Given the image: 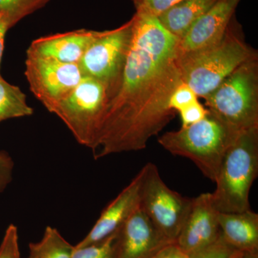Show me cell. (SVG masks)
I'll return each instance as SVG.
<instances>
[{"label": "cell", "instance_id": "8", "mask_svg": "<svg viewBox=\"0 0 258 258\" xmlns=\"http://www.w3.org/2000/svg\"><path fill=\"white\" fill-rule=\"evenodd\" d=\"M134 18L118 28L101 31L88 47L80 67L85 76L101 81L108 88L110 100L119 86L132 36Z\"/></svg>", "mask_w": 258, "mask_h": 258}, {"label": "cell", "instance_id": "19", "mask_svg": "<svg viewBox=\"0 0 258 258\" xmlns=\"http://www.w3.org/2000/svg\"><path fill=\"white\" fill-rule=\"evenodd\" d=\"M50 0H0V13L9 15L15 24L41 9Z\"/></svg>", "mask_w": 258, "mask_h": 258}, {"label": "cell", "instance_id": "5", "mask_svg": "<svg viewBox=\"0 0 258 258\" xmlns=\"http://www.w3.org/2000/svg\"><path fill=\"white\" fill-rule=\"evenodd\" d=\"M204 99L209 111L236 130L258 127V59L237 68Z\"/></svg>", "mask_w": 258, "mask_h": 258}, {"label": "cell", "instance_id": "30", "mask_svg": "<svg viewBox=\"0 0 258 258\" xmlns=\"http://www.w3.org/2000/svg\"><path fill=\"white\" fill-rule=\"evenodd\" d=\"M132 2L134 3V7L135 8H138L139 5L142 3V0H132Z\"/></svg>", "mask_w": 258, "mask_h": 258}, {"label": "cell", "instance_id": "21", "mask_svg": "<svg viewBox=\"0 0 258 258\" xmlns=\"http://www.w3.org/2000/svg\"><path fill=\"white\" fill-rule=\"evenodd\" d=\"M244 252L231 246L224 240L222 236L220 238L197 253L191 255V258H240Z\"/></svg>", "mask_w": 258, "mask_h": 258}, {"label": "cell", "instance_id": "33", "mask_svg": "<svg viewBox=\"0 0 258 258\" xmlns=\"http://www.w3.org/2000/svg\"><path fill=\"white\" fill-rule=\"evenodd\" d=\"M241 258V257H240Z\"/></svg>", "mask_w": 258, "mask_h": 258}, {"label": "cell", "instance_id": "25", "mask_svg": "<svg viewBox=\"0 0 258 258\" xmlns=\"http://www.w3.org/2000/svg\"><path fill=\"white\" fill-rule=\"evenodd\" d=\"M208 110L198 101L178 112L181 116L182 127L188 126L203 119L206 116Z\"/></svg>", "mask_w": 258, "mask_h": 258}, {"label": "cell", "instance_id": "12", "mask_svg": "<svg viewBox=\"0 0 258 258\" xmlns=\"http://www.w3.org/2000/svg\"><path fill=\"white\" fill-rule=\"evenodd\" d=\"M242 0H217L185 32L178 43V54L201 50L223 36Z\"/></svg>", "mask_w": 258, "mask_h": 258}, {"label": "cell", "instance_id": "14", "mask_svg": "<svg viewBox=\"0 0 258 258\" xmlns=\"http://www.w3.org/2000/svg\"><path fill=\"white\" fill-rule=\"evenodd\" d=\"M101 31L81 30L53 34L33 40L27 54L47 57L69 64H79L89 45Z\"/></svg>", "mask_w": 258, "mask_h": 258}, {"label": "cell", "instance_id": "24", "mask_svg": "<svg viewBox=\"0 0 258 258\" xmlns=\"http://www.w3.org/2000/svg\"><path fill=\"white\" fill-rule=\"evenodd\" d=\"M183 0H142L136 13L158 18Z\"/></svg>", "mask_w": 258, "mask_h": 258}, {"label": "cell", "instance_id": "28", "mask_svg": "<svg viewBox=\"0 0 258 258\" xmlns=\"http://www.w3.org/2000/svg\"><path fill=\"white\" fill-rule=\"evenodd\" d=\"M16 24L9 15L6 13H0V69H1L2 60L4 52L5 40L7 32Z\"/></svg>", "mask_w": 258, "mask_h": 258}, {"label": "cell", "instance_id": "10", "mask_svg": "<svg viewBox=\"0 0 258 258\" xmlns=\"http://www.w3.org/2000/svg\"><path fill=\"white\" fill-rule=\"evenodd\" d=\"M218 213L212 205L211 193L201 194L192 198L176 243L192 255L216 242L221 236Z\"/></svg>", "mask_w": 258, "mask_h": 258}, {"label": "cell", "instance_id": "2", "mask_svg": "<svg viewBox=\"0 0 258 258\" xmlns=\"http://www.w3.org/2000/svg\"><path fill=\"white\" fill-rule=\"evenodd\" d=\"M257 59V51L246 42L235 15L218 42L201 50L178 54L177 62L182 82L198 98H205L237 68Z\"/></svg>", "mask_w": 258, "mask_h": 258}, {"label": "cell", "instance_id": "29", "mask_svg": "<svg viewBox=\"0 0 258 258\" xmlns=\"http://www.w3.org/2000/svg\"><path fill=\"white\" fill-rule=\"evenodd\" d=\"M241 258H258L257 252H244Z\"/></svg>", "mask_w": 258, "mask_h": 258}, {"label": "cell", "instance_id": "15", "mask_svg": "<svg viewBox=\"0 0 258 258\" xmlns=\"http://www.w3.org/2000/svg\"><path fill=\"white\" fill-rule=\"evenodd\" d=\"M224 240L242 252H257L258 215L249 210L238 213H218Z\"/></svg>", "mask_w": 258, "mask_h": 258}, {"label": "cell", "instance_id": "22", "mask_svg": "<svg viewBox=\"0 0 258 258\" xmlns=\"http://www.w3.org/2000/svg\"><path fill=\"white\" fill-rule=\"evenodd\" d=\"M0 258H20L18 230L16 226H8L0 244Z\"/></svg>", "mask_w": 258, "mask_h": 258}, {"label": "cell", "instance_id": "3", "mask_svg": "<svg viewBox=\"0 0 258 258\" xmlns=\"http://www.w3.org/2000/svg\"><path fill=\"white\" fill-rule=\"evenodd\" d=\"M240 132L208 111L203 119L166 132L158 142L173 155L193 161L204 175L215 181L226 152Z\"/></svg>", "mask_w": 258, "mask_h": 258}, {"label": "cell", "instance_id": "17", "mask_svg": "<svg viewBox=\"0 0 258 258\" xmlns=\"http://www.w3.org/2000/svg\"><path fill=\"white\" fill-rule=\"evenodd\" d=\"M33 112L28 104L26 95L18 86L7 82L0 74V122L30 116Z\"/></svg>", "mask_w": 258, "mask_h": 258}, {"label": "cell", "instance_id": "11", "mask_svg": "<svg viewBox=\"0 0 258 258\" xmlns=\"http://www.w3.org/2000/svg\"><path fill=\"white\" fill-rule=\"evenodd\" d=\"M168 243L139 205L118 230L112 258H152Z\"/></svg>", "mask_w": 258, "mask_h": 258}, {"label": "cell", "instance_id": "7", "mask_svg": "<svg viewBox=\"0 0 258 258\" xmlns=\"http://www.w3.org/2000/svg\"><path fill=\"white\" fill-rule=\"evenodd\" d=\"M142 169L141 208L166 240L176 242L191 208L192 199L171 189L161 179L155 164L148 163Z\"/></svg>", "mask_w": 258, "mask_h": 258}, {"label": "cell", "instance_id": "18", "mask_svg": "<svg viewBox=\"0 0 258 258\" xmlns=\"http://www.w3.org/2000/svg\"><path fill=\"white\" fill-rule=\"evenodd\" d=\"M30 254L36 258H72L74 246L54 227L45 229L41 240L29 244Z\"/></svg>", "mask_w": 258, "mask_h": 258}, {"label": "cell", "instance_id": "20", "mask_svg": "<svg viewBox=\"0 0 258 258\" xmlns=\"http://www.w3.org/2000/svg\"><path fill=\"white\" fill-rule=\"evenodd\" d=\"M118 230L104 240L84 247L74 246L72 258H112Z\"/></svg>", "mask_w": 258, "mask_h": 258}, {"label": "cell", "instance_id": "32", "mask_svg": "<svg viewBox=\"0 0 258 258\" xmlns=\"http://www.w3.org/2000/svg\"><path fill=\"white\" fill-rule=\"evenodd\" d=\"M152 258H153V257Z\"/></svg>", "mask_w": 258, "mask_h": 258}, {"label": "cell", "instance_id": "16", "mask_svg": "<svg viewBox=\"0 0 258 258\" xmlns=\"http://www.w3.org/2000/svg\"><path fill=\"white\" fill-rule=\"evenodd\" d=\"M217 0H183L157 19L171 35L181 38Z\"/></svg>", "mask_w": 258, "mask_h": 258}, {"label": "cell", "instance_id": "23", "mask_svg": "<svg viewBox=\"0 0 258 258\" xmlns=\"http://www.w3.org/2000/svg\"><path fill=\"white\" fill-rule=\"evenodd\" d=\"M197 101H198V97L196 93L186 83L182 82L171 95L169 107L173 111L179 112Z\"/></svg>", "mask_w": 258, "mask_h": 258}, {"label": "cell", "instance_id": "4", "mask_svg": "<svg viewBox=\"0 0 258 258\" xmlns=\"http://www.w3.org/2000/svg\"><path fill=\"white\" fill-rule=\"evenodd\" d=\"M257 174L258 127H253L242 131L226 152L211 193L215 210L220 213L251 210L249 192Z\"/></svg>", "mask_w": 258, "mask_h": 258}, {"label": "cell", "instance_id": "31", "mask_svg": "<svg viewBox=\"0 0 258 258\" xmlns=\"http://www.w3.org/2000/svg\"><path fill=\"white\" fill-rule=\"evenodd\" d=\"M27 258H36V257H34V256L31 255V254H30V255H29V257H27Z\"/></svg>", "mask_w": 258, "mask_h": 258}, {"label": "cell", "instance_id": "26", "mask_svg": "<svg viewBox=\"0 0 258 258\" xmlns=\"http://www.w3.org/2000/svg\"><path fill=\"white\" fill-rule=\"evenodd\" d=\"M14 161L8 153L0 152V193L4 191L13 180Z\"/></svg>", "mask_w": 258, "mask_h": 258}, {"label": "cell", "instance_id": "6", "mask_svg": "<svg viewBox=\"0 0 258 258\" xmlns=\"http://www.w3.org/2000/svg\"><path fill=\"white\" fill-rule=\"evenodd\" d=\"M109 101L106 86L98 80L84 76L51 113L63 122L78 143L93 150Z\"/></svg>", "mask_w": 258, "mask_h": 258}, {"label": "cell", "instance_id": "1", "mask_svg": "<svg viewBox=\"0 0 258 258\" xmlns=\"http://www.w3.org/2000/svg\"><path fill=\"white\" fill-rule=\"evenodd\" d=\"M133 18L130 48L93 149L95 159L143 150L175 116L169 101L182 83L179 39L157 18L136 13Z\"/></svg>", "mask_w": 258, "mask_h": 258}, {"label": "cell", "instance_id": "9", "mask_svg": "<svg viewBox=\"0 0 258 258\" xmlns=\"http://www.w3.org/2000/svg\"><path fill=\"white\" fill-rule=\"evenodd\" d=\"M25 76L31 92L50 113L85 76L79 64L30 54H27Z\"/></svg>", "mask_w": 258, "mask_h": 258}, {"label": "cell", "instance_id": "27", "mask_svg": "<svg viewBox=\"0 0 258 258\" xmlns=\"http://www.w3.org/2000/svg\"><path fill=\"white\" fill-rule=\"evenodd\" d=\"M153 258H191L176 242L166 244L154 254Z\"/></svg>", "mask_w": 258, "mask_h": 258}, {"label": "cell", "instance_id": "13", "mask_svg": "<svg viewBox=\"0 0 258 258\" xmlns=\"http://www.w3.org/2000/svg\"><path fill=\"white\" fill-rule=\"evenodd\" d=\"M143 176L144 171L142 169L130 184L125 186L102 211L87 235L75 247H84L100 242L119 230L127 219L140 205Z\"/></svg>", "mask_w": 258, "mask_h": 258}]
</instances>
